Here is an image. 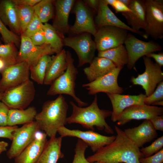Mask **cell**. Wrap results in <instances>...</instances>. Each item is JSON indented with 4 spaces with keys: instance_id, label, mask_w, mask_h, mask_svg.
<instances>
[{
    "instance_id": "cell-1",
    "label": "cell",
    "mask_w": 163,
    "mask_h": 163,
    "mask_svg": "<svg viewBox=\"0 0 163 163\" xmlns=\"http://www.w3.org/2000/svg\"><path fill=\"white\" fill-rule=\"evenodd\" d=\"M117 133L114 141L86 158L91 162L140 163L142 157L140 149L126 135L123 131L115 126Z\"/></svg>"
},
{
    "instance_id": "cell-2",
    "label": "cell",
    "mask_w": 163,
    "mask_h": 163,
    "mask_svg": "<svg viewBox=\"0 0 163 163\" xmlns=\"http://www.w3.org/2000/svg\"><path fill=\"white\" fill-rule=\"evenodd\" d=\"M68 105L65 97L59 94L55 100L46 101L34 119L40 130L50 138L56 136L59 129L67 123Z\"/></svg>"
},
{
    "instance_id": "cell-3",
    "label": "cell",
    "mask_w": 163,
    "mask_h": 163,
    "mask_svg": "<svg viewBox=\"0 0 163 163\" xmlns=\"http://www.w3.org/2000/svg\"><path fill=\"white\" fill-rule=\"evenodd\" d=\"M97 101L96 94L91 104L86 107H79L70 101L72 111L71 115L67 117V123L79 124L85 128L94 131L95 127L99 130L113 134V129L106 121V119L111 116L112 111L100 109Z\"/></svg>"
},
{
    "instance_id": "cell-4",
    "label": "cell",
    "mask_w": 163,
    "mask_h": 163,
    "mask_svg": "<svg viewBox=\"0 0 163 163\" xmlns=\"http://www.w3.org/2000/svg\"><path fill=\"white\" fill-rule=\"evenodd\" d=\"M66 54V69L63 74L51 84L47 94L50 96L67 94L72 97L78 106H87L88 104L81 100L75 94V82L78 72L74 65V59L71 53L67 51Z\"/></svg>"
},
{
    "instance_id": "cell-5",
    "label": "cell",
    "mask_w": 163,
    "mask_h": 163,
    "mask_svg": "<svg viewBox=\"0 0 163 163\" xmlns=\"http://www.w3.org/2000/svg\"><path fill=\"white\" fill-rule=\"evenodd\" d=\"M145 1L146 24L142 37L161 40L163 38V0Z\"/></svg>"
},
{
    "instance_id": "cell-6",
    "label": "cell",
    "mask_w": 163,
    "mask_h": 163,
    "mask_svg": "<svg viewBox=\"0 0 163 163\" xmlns=\"http://www.w3.org/2000/svg\"><path fill=\"white\" fill-rule=\"evenodd\" d=\"M35 94L34 83L29 79L4 91L1 101L10 109H24L33 101Z\"/></svg>"
},
{
    "instance_id": "cell-7",
    "label": "cell",
    "mask_w": 163,
    "mask_h": 163,
    "mask_svg": "<svg viewBox=\"0 0 163 163\" xmlns=\"http://www.w3.org/2000/svg\"><path fill=\"white\" fill-rule=\"evenodd\" d=\"M91 34L84 33L64 38V46L70 47L76 53L78 58V67L86 63L90 64L95 57L96 50Z\"/></svg>"
},
{
    "instance_id": "cell-8",
    "label": "cell",
    "mask_w": 163,
    "mask_h": 163,
    "mask_svg": "<svg viewBox=\"0 0 163 163\" xmlns=\"http://www.w3.org/2000/svg\"><path fill=\"white\" fill-rule=\"evenodd\" d=\"M145 67L144 72L136 77L132 76L130 82L133 85L141 86L144 90L145 95L148 96L155 90L157 85L163 80V72L161 67L154 62L151 58L143 57Z\"/></svg>"
},
{
    "instance_id": "cell-9",
    "label": "cell",
    "mask_w": 163,
    "mask_h": 163,
    "mask_svg": "<svg viewBox=\"0 0 163 163\" xmlns=\"http://www.w3.org/2000/svg\"><path fill=\"white\" fill-rule=\"evenodd\" d=\"M96 29L94 41L98 52L124 44L128 34L127 30L114 26H106Z\"/></svg>"
},
{
    "instance_id": "cell-10",
    "label": "cell",
    "mask_w": 163,
    "mask_h": 163,
    "mask_svg": "<svg viewBox=\"0 0 163 163\" xmlns=\"http://www.w3.org/2000/svg\"><path fill=\"white\" fill-rule=\"evenodd\" d=\"M124 44L128 54L127 66L129 69L134 67L140 58L162 50V46L158 43L152 40L148 42L142 40L130 33L128 34Z\"/></svg>"
},
{
    "instance_id": "cell-11",
    "label": "cell",
    "mask_w": 163,
    "mask_h": 163,
    "mask_svg": "<svg viewBox=\"0 0 163 163\" xmlns=\"http://www.w3.org/2000/svg\"><path fill=\"white\" fill-rule=\"evenodd\" d=\"M74 5L73 11L75 19L73 24L70 26L69 33L74 35L87 33L94 36L97 30L94 22L95 13L82 0L75 1Z\"/></svg>"
},
{
    "instance_id": "cell-12",
    "label": "cell",
    "mask_w": 163,
    "mask_h": 163,
    "mask_svg": "<svg viewBox=\"0 0 163 163\" xmlns=\"http://www.w3.org/2000/svg\"><path fill=\"white\" fill-rule=\"evenodd\" d=\"M57 133L62 138L67 136L78 138L89 146L94 153L110 144L116 138L115 135L107 136L93 130L83 131L79 129H70L65 126L60 128Z\"/></svg>"
},
{
    "instance_id": "cell-13",
    "label": "cell",
    "mask_w": 163,
    "mask_h": 163,
    "mask_svg": "<svg viewBox=\"0 0 163 163\" xmlns=\"http://www.w3.org/2000/svg\"><path fill=\"white\" fill-rule=\"evenodd\" d=\"M40 130L34 120L18 127L13 132L11 144L7 152L8 158H15L34 139L36 133Z\"/></svg>"
},
{
    "instance_id": "cell-14",
    "label": "cell",
    "mask_w": 163,
    "mask_h": 163,
    "mask_svg": "<svg viewBox=\"0 0 163 163\" xmlns=\"http://www.w3.org/2000/svg\"><path fill=\"white\" fill-rule=\"evenodd\" d=\"M20 38L17 63L26 62L30 68L35 66L43 56L56 54V51L48 44L45 43L42 45L37 46L32 43L29 37L21 34Z\"/></svg>"
},
{
    "instance_id": "cell-15",
    "label": "cell",
    "mask_w": 163,
    "mask_h": 163,
    "mask_svg": "<svg viewBox=\"0 0 163 163\" xmlns=\"http://www.w3.org/2000/svg\"><path fill=\"white\" fill-rule=\"evenodd\" d=\"M0 88L3 93L29 80L30 66L26 62L7 66L1 73Z\"/></svg>"
},
{
    "instance_id": "cell-16",
    "label": "cell",
    "mask_w": 163,
    "mask_h": 163,
    "mask_svg": "<svg viewBox=\"0 0 163 163\" xmlns=\"http://www.w3.org/2000/svg\"><path fill=\"white\" fill-rule=\"evenodd\" d=\"M122 69L116 67L107 74L94 81L83 84L82 87L88 91L89 94L91 95L99 92L121 94L123 90L118 85L117 79Z\"/></svg>"
},
{
    "instance_id": "cell-17",
    "label": "cell",
    "mask_w": 163,
    "mask_h": 163,
    "mask_svg": "<svg viewBox=\"0 0 163 163\" xmlns=\"http://www.w3.org/2000/svg\"><path fill=\"white\" fill-rule=\"evenodd\" d=\"M163 108L157 106L134 105L125 109L117 119V125L123 126L131 120H149L163 115Z\"/></svg>"
},
{
    "instance_id": "cell-18",
    "label": "cell",
    "mask_w": 163,
    "mask_h": 163,
    "mask_svg": "<svg viewBox=\"0 0 163 163\" xmlns=\"http://www.w3.org/2000/svg\"><path fill=\"white\" fill-rule=\"evenodd\" d=\"M47 136L40 130L35 133L34 139L14 159L15 163H36L47 143Z\"/></svg>"
},
{
    "instance_id": "cell-19",
    "label": "cell",
    "mask_w": 163,
    "mask_h": 163,
    "mask_svg": "<svg viewBox=\"0 0 163 163\" xmlns=\"http://www.w3.org/2000/svg\"><path fill=\"white\" fill-rule=\"evenodd\" d=\"M97 28L106 26L119 27L138 34L142 37L144 32H137L120 20L111 11L104 0H99V8L94 18Z\"/></svg>"
},
{
    "instance_id": "cell-20",
    "label": "cell",
    "mask_w": 163,
    "mask_h": 163,
    "mask_svg": "<svg viewBox=\"0 0 163 163\" xmlns=\"http://www.w3.org/2000/svg\"><path fill=\"white\" fill-rule=\"evenodd\" d=\"M75 2L74 0L54 1L56 13L52 26L63 39L64 35L69 32V18Z\"/></svg>"
},
{
    "instance_id": "cell-21",
    "label": "cell",
    "mask_w": 163,
    "mask_h": 163,
    "mask_svg": "<svg viewBox=\"0 0 163 163\" xmlns=\"http://www.w3.org/2000/svg\"><path fill=\"white\" fill-rule=\"evenodd\" d=\"M106 94L112 106L111 119L113 122L117 121L119 116L126 108L134 105L145 104L144 100L147 97L145 94H142L138 95Z\"/></svg>"
},
{
    "instance_id": "cell-22",
    "label": "cell",
    "mask_w": 163,
    "mask_h": 163,
    "mask_svg": "<svg viewBox=\"0 0 163 163\" xmlns=\"http://www.w3.org/2000/svg\"><path fill=\"white\" fill-rule=\"evenodd\" d=\"M126 135L139 148L145 144L150 142L158 136L150 120H145L139 126L125 129Z\"/></svg>"
},
{
    "instance_id": "cell-23",
    "label": "cell",
    "mask_w": 163,
    "mask_h": 163,
    "mask_svg": "<svg viewBox=\"0 0 163 163\" xmlns=\"http://www.w3.org/2000/svg\"><path fill=\"white\" fill-rule=\"evenodd\" d=\"M130 12L122 13L129 26L134 30L139 32L145 27L146 5L144 0H132L129 7Z\"/></svg>"
},
{
    "instance_id": "cell-24",
    "label": "cell",
    "mask_w": 163,
    "mask_h": 163,
    "mask_svg": "<svg viewBox=\"0 0 163 163\" xmlns=\"http://www.w3.org/2000/svg\"><path fill=\"white\" fill-rule=\"evenodd\" d=\"M0 19L11 31L21 35L17 6L12 0L0 1Z\"/></svg>"
},
{
    "instance_id": "cell-25",
    "label": "cell",
    "mask_w": 163,
    "mask_h": 163,
    "mask_svg": "<svg viewBox=\"0 0 163 163\" xmlns=\"http://www.w3.org/2000/svg\"><path fill=\"white\" fill-rule=\"evenodd\" d=\"M67 66L66 51L63 49L55 55L51 57L46 69L43 84L51 85L64 73Z\"/></svg>"
},
{
    "instance_id": "cell-26",
    "label": "cell",
    "mask_w": 163,
    "mask_h": 163,
    "mask_svg": "<svg viewBox=\"0 0 163 163\" xmlns=\"http://www.w3.org/2000/svg\"><path fill=\"white\" fill-rule=\"evenodd\" d=\"M116 67L110 60L106 58L95 57L90 66L83 69V72L89 82L107 74Z\"/></svg>"
},
{
    "instance_id": "cell-27",
    "label": "cell",
    "mask_w": 163,
    "mask_h": 163,
    "mask_svg": "<svg viewBox=\"0 0 163 163\" xmlns=\"http://www.w3.org/2000/svg\"><path fill=\"white\" fill-rule=\"evenodd\" d=\"M62 138L60 136L50 138L36 163H57L63 158L61 148Z\"/></svg>"
},
{
    "instance_id": "cell-28",
    "label": "cell",
    "mask_w": 163,
    "mask_h": 163,
    "mask_svg": "<svg viewBox=\"0 0 163 163\" xmlns=\"http://www.w3.org/2000/svg\"><path fill=\"white\" fill-rule=\"evenodd\" d=\"M37 113L35 108L33 106L24 109H10L8 113V126H13L32 122L34 121Z\"/></svg>"
},
{
    "instance_id": "cell-29",
    "label": "cell",
    "mask_w": 163,
    "mask_h": 163,
    "mask_svg": "<svg viewBox=\"0 0 163 163\" xmlns=\"http://www.w3.org/2000/svg\"><path fill=\"white\" fill-rule=\"evenodd\" d=\"M97 56L111 61L116 67L123 68L127 65L128 56L126 50L123 44L103 51H98Z\"/></svg>"
},
{
    "instance_id": "cell-30",
    "label": "cell",
    "mask_w": 163,
    "mask_h": 163,
    "mask_svg": "<svg viewBox=\"0 0 163 163\" xmlns=\"http://www.w3.org/2000/svg\"><path fill=\"white\" fill-rule=\"evenodd\" d=\"M54 1L40 0L33 7L34 14L41 22L47 23L54 16Z\"/></svg>"
},
{
    "instance_id": "cell-31",
    "label": "cell",
    "mask_w": 163,
    "mask_h": 163,
    "mask_svg": "<svg viewBox=\"0 0 163 163\" xmlns=\"http://www.w3.org/2000/svg\"><path fill=\"white\" fill-rule=\"evenodd\" d=\"M51 59L49 55H44L35 66L30 68L31 78L38 84H43L46 69Z\"/></svg>"
},
{
    "instance_id": "cell-32",
    "label": "cell",
    "mask_w": 163,
    "mask_h": 163,
    "mask_svg": "<svg viewBox=\"0 0 163 163\" xmlns=\"http://www.w3.org/2000/svg\"><path fill=\"white\" fill-rule=\"evenodd\" d=\"M43 30L45 37V43L50 45L56 52H60L64 46L63 39L52 25L48 23L43 24Z\"/></svg>"
},
{
    "instance_id": "cell-33",
    "label": "cell",
    "mask_w": 163,
    "mask_h": 163,
    "mask_svg": "<svg viewBox=\"0 0 163 163\" xmlns=\"http://www.w3.org/2000/svg\"><path fill=\"white\" fill-rule=\"evenodd\" d=\"M18 53L13 43L0 45V58L4 59L8 66L17 63Z\"/></svg>"
},
{
    "instance_id": "cell-34",
    "label": "cell",
    "mask_w": 163,
    "mask_h": 163,
    "mask_svg": "<svg viewBox=\"0 0 163 163\" xmlns=\"http://www.w3.org/2000/svg\"><path fill=\"white\" fill-rule=\"evenodd\" d=\"M17 8L19 26L22 34L33 18L34 13L33 7L17 6Z\"/></svg>"
},
{
    "instance_id": "cell-35",
    "label": "cell",
    "mask_w": 163,
    "mask_h": 163,
    "mask_svg": "<svg viewBox=\"0 0 163 163\" xmlns=\"http://www.w3.org/2000/svg\"><path fill=\"white\" fill-rule=\"evenodd\" d=\"M0 34L5 44L12 43L17 46H20L21 38L14 33L9 30L0 19Z\"/></svg>"
},
{
    "instance_id": "cell-36",
    "label": "cell",
    "mask_w": 163,
    "mask_h": 163,
    "mask_svg": "<svg viewBox=\"0 0 163 163\" xmlns=\"http://www.w3.org/2000/svg\"><path fill=\"white\" fill-rule=\"evenodd\" d=\"M88 145L81 140L78 139L75 149V154L72 163H99L88 161L85 156V151Z\"/></svg>"
},
{
    "instance_id": "cell-37",
    "label": "cell",
    "mask_w": 163,
    "mask_h": 163,
    "mask_svg": "<svg viewBox=\"0 0 163 163\" xmlns=\"http://www.w3.org/2000/svg\"><path fill=\"white\" fill-rule=\"evenodd\" d=\"M163 136L158 138L149 145L142 147L140 151L142 157H147L151 156L163 149Z\"/></svg>"
},
{
    "instance_id": "cell-38",
    "label": "cell",
    "mask_w": 163,
    "mask_h": 163,
    "mask_svg": "<svg viewBox=\"0 0 163 163\" xmlns=\"http://www.w3.org/2000/svg\"><path fill=\"white\" fill-rule=\"evenodd\" d=\"M43 24L34 14L24 32L21 34L29 38L36 33L43 30Z\"/></svg>"
},
{
    "instance_id": "cell-39",
    "label": "cell",
    "mask_w": 163,
    "mask_h": 163,
    "mask_svg": "<svg viewBox=\"0 0 163 163\" xmlns=\"http://www.w3.org/2000/svg\"><path fill=\"white\" fill-rule=\"evenodd\" d=\"M163 100V82L159 83L156 89L144 100V104L150 105L154 102Z\"/></svg>"
},
{
    "instance_id": "cell-40",
    "label": "cell",
    "mask_w": 163,
    "mask_h": 163,
    "mask_svg": "<svg viewBox=\"0 0 163 163\" xmlns=\"http://www.w3.org/2000/svg\"><path fill=\"white\" fill-rule=\"evenodd\" d=\"M140 163H162L163 162V149L150 156L142 157L139 159Z\"/></svg>"
},
{
    "instance_id": "cell-41",
    "label": "cell",
    "mask_w": 163,
    "mask_h": 163,
    "mask_svg": "<svg viewBox=\"0 0 163 163\" xmlns=\"http://www.w3.org/2000/svg\"><path fill=\"white\" fill-rule=\"evenodd\" d=\"M106 3L111 5L117 13L130 12L131 10L120 0H104Z\"/></svg>"
},
{
    "instance_id": "cell-42",
    "label": "cell",
    "mask_w": 163,
    "mask_h": 163,
    "mask_svg": "<svg viewBox=\"0 0 163 163\" xmlns=\"http://www.w3.org/2000/svg\"><path fill=\"white\" fill-rule=\"evenodd\" d=\"M9 109L5 104L0 101V126H8V116Z\"/></svg>"
},
{
    "instance_id": "cell-43",
    "label": "cell",
    "mask_w": 163,
    "mask_h": 163,
    "mask_svg": "<svg viewBox=\"0 0 163 163\" xmlns=\"http://www.w3.org/2000/svg\"><path fill=\"white\" fill-rule=\"evenodd\" d=\"M29 38L32 43L36 46H40L45 43V37L43 30L36 33Z\"/></svg>"
},
{
    "instance_id": "cell-44",
    "label": "cell",
    "mask_w": 163,
    "mask_h": 163,
    "mask_svg": "<svg viewBox=\"0 0 163 163\" xmlns=\"http://www.w3.org/2000/svg\"><path fill=\"white\" fill-rule=\"evenodd\" d=\"M18 127L17 126H0V138H6L12 140L13 132Z\"/></svg>"
},
{
    "instance_id": "cell-45",
    "label": "cell",
    "mask_w": 163,
    "mask_h": 163,
    "mask_svg": "<svg viewBox=\"0 0 163 163\" xmlns=\"http://www.w3.org/2000/svg\"><path fill=\"white\" fill-rule=\"evenodd\" d=\"M156 130L163 131V115L155 116L149 120Z\"/></svg>"
},
{
    "instance_id": "cell-46",
    "label": "cell",
    "mask_w": 163,
    "mask_h": 163,
    "mask_svg": "<svg viewBox=\"0 0 163 163\" xmlns=\"http://www.w3.org/2000/svg\"><path fill=\"white\" fill-rule=\"evenodd\" d=\"M40 0H12L17 6L33 7Z\"/></svg>"
},
{
    "instance_id": "cell-47",
    "label": "cell",
    "mask_w": 163,
    "mask_h": 163,
    "mask_svg": "<svg viewBox=\"0 0 163 163\" xmlns=\"http://www.w3.org/2000/svg\"><path fill=\"white\" fill-rule=\"evenodd\" d=\"M84 3L95 13L97 12L99 5V0H82Z\"/></svg>"
},
{
    "instance_id": "cell-48",
    "label": "cell",
    "mask_w": 163,
    "mask_h": 163,
    "mask_svg": "<svg viewBox=\"0 0 163 163\" xmlns=\"http://www.w3.org/2000/svg\"><path fill=\"white\" fill-rule=\"evenodd\" d=\"M145 56L150 58H153L155 61L156 63L161 67L163 66V53L159 52L158 53H150Z\"/></svg>"
},
{
    "instance_id": "cell-49",
    "label": "cell",
    "mask_w": 163,
    "mask_h": 163,
    "mask_svg": "<svg viewBox=\"0 0 163 163\" xmlns=\"http://www.w3.org/2000/svg\"><path fill=\"white\" fill-rule=\"evenodd\" d=\"M8 143L4 141H0V155L3 152L7 150Z\"/></svg>"
},
{
    "instance_id": "cell-50",
    "label": "cell",
    "mask_w": 163,
    "mask_h": 163,
    "mask_svg": "<svg viewBox=\"0 0 163 163\" xmlns=\"http://www.w3.org/2000/svg\"><path fill=\"white\" fill-rule=\"evenodd\" d=\"M8 66L6 62L4 59L0 58V73Z\"/></svg>"
},
{
    "instance_id": "cell-51",
    "label": "cell",
    "mask_w": 163,
    "mask_h": 163,
    "mask_svg": "<svg viewBox=\"0 0 163 163\" xmlns=\"http://www.w3.org/2000/svg\"><path fill=\"white\" fill-rule=\"evenodd\" d=\"M123 3L129 8L132 0H120Z\"/></svg>"
},
{
    "instance_id": "cell-52",
    "label": "cell",
    "mask_w": 163,
    "mask_h": 163,
    "mask_svg": "<svg viewBox=\"0 0 163 163\" xmlns=\"http://www.w3.org/2000/svg\"><path fill=\"white\" fill-rule=\"evenodd\" d=\"M152 106H156V105L163 106V100L155 102L152 104Z\"/></svg>"
},
{
    "instance_id": "cell-53",
    "label": "cell",
    "mask_w": 163,
    "mask_h": 163,
    "mask_svg": "<svg viewBox=\"0 0 163 163\" xmlns=\"http://www.w3.org/2000/svg\"><path fill=\"white\" fill-rule=\"evenodd\" d=\"M3 92L1 91L0 88V101H1Z\"/></svg>"
},
{
    "instance_id": "cell-54",
    "label": "cell",
    "mask_w": 163,
    "mask_h": 163,
    "mask_svg": "<svg viewBox=\"0 0 163 163\" xmlns=\"http://www.w3.org/2000/svg\"><path fill=\"white\" fill-rule=\"evenodd\" d=\"M1 44H2V42L1 41V40L0 39V45H1Z\"/></svg>"
},
{
    "instance_id": "cell-55",
    "label": "cell",
    "mask_w": 163,
    "mask_h": 163,
    "mask_svg": "<svg viewBox=\"0 0 163 163\" xmlns=\"http://www.w3.org/2000/svg\"></svg>"
},
{
    "instance_id": "cell-56",
    "label": "cell",
    "mask_w": 163,
    "mask_h": 163,
    "mask_svg": "<svg viewBox=\"0 0 163 163\" xmlns=\"http://www.w3.org/2000/svg\"></svg>"
}]
</instances>
